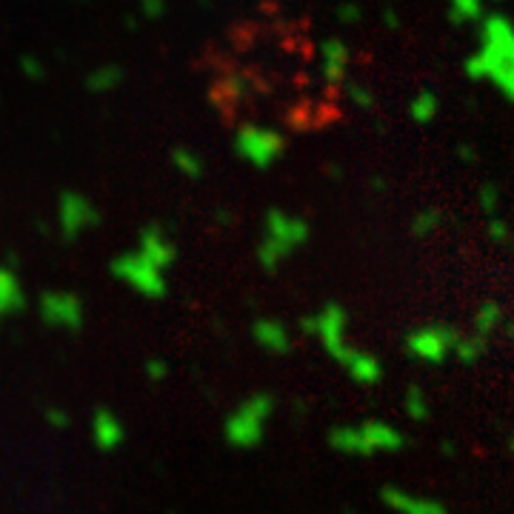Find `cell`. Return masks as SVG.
Here are the masks:
<instances>
[{"label": "cell", "mask_w": 514, "mask_h": 514, "mask_svg": "<svg viewBox=\"0 0 514 514\" xmlns=\"http://www.w3.org/2000/svg\"><path fill=\"white\" fill-rule=\"evenodd\" d=\"M303 331L320 340L323 352L340 363L357 386H378L383 380V363L378 354L349 343V315L338 303H329L317 315L303 320Z\"/></svg>", "instance_id": "obj_2"}, {"label": "cell", "mask_w": 514, "mask_h": 514, "mask_svg": "<svg viewBox=\"0 0 514 514\" xmlns=\"http://www.w3.org/2000/svg\"><path fill=\"white\" fill-rule=\"evenodd\" d=\"M37 312L46 326L77 331L83 326V300L72 292H46L37 300Z\"/></svg>", "instance_id": "obj_10"}, {"label": "cell", "mask_w": 514, "mask_h": 514, "mask_svg": "<svg viewBox=\"0 0 514 514\" xmlns=\"http://www.w3.org/2000/svg\"><path fill=\"white\" fill-rule=\"evenodd\" d=\"M137 252L144 254L149 263L158 266L160 272H166V269H169L177 261L175 240H172V235L160 223H149V226L140 229V246H137Z\"/></svg>", "instance_id": "obj_12"}, {"label": "cell", "mask_w": 514, "mask_h": 514, "mask_svg": "<svg viewBox=\"0 0 514 514\" xmlns=\"http://www.w3.org/2000/svg\"><path fill=\"white\" fill-rule=\"evenodd\" d=\"M478 203H480L483 214H488V217H497V209H500V195H497V189H495L492 183L480 186V191H478Z\"/></svg>", "instance_id": "obj_26"}, {"label": "cell", "mask_w": 514, "mask_h": 514, "mask_svg": "<svg viewBox=\"0 0 514 514\" xmlns=\"http://www.w3.org/2000/svg\"><path fill=\"white\" fill-rule=\"evenodd\" d=\"M509 452L514 455V434H511V440H509Z\"/></svg>", "instance_id": "obj_33"}, {"label": "cell", "mask_w": 514, "mask_h": 514, "mask_svg": "<svg viewBox=\"0 0 514 514\" xmlns=\"http://www.w3.org/2000/svg\"><path fill=\"white\" fill-rule=\"evenodd\" d=\"M380 500L394 514H448L437 497L409 492V488H401V486H383Z\"/></svg>", "instance_id": "obj_13"}, {"label": "cell", "mask_w": 514, "mask_h": 514, "mask_svg": "<svg viewBox=\"0 0 514 514\" xmlns=\"http://www.w3.org/2000/svg\"><path fill=\"white\" fill-rule=\"evenodd\" d=\"M275 411V397L269 392L249 394L246 401H240V406L226 417V443L235 448H254L263 443L266 437V423Z\"/></svg>", "instance_id": "obj_6"}, {"label": "cell", "mask_w": 514, "mask_h": 514, "mask_svg": "<svg viewBox=\"0 0 514 514\" xmlns=\"http://www.w3.org/2000/svg\"><path fill=\"white\" fill-rule=\"evenodd\" d=\"M440 114V95L432 92V89H420L417 95H411L409 100V118L417 126H429Z\"/></svg>", "instance_id": "obj_20"}, {"label": "cell", "mask_w": 514, "mask_h": 514, "mask_svg": "<svg viewBox=\"0 0 514 514\" xmlns=\"http://www.w3.org/2000/svg\"><path fill=\"white\" fill-rule=\"evenodd\" d=\"M97 221L100 214L86 195H81V191H63L58 200V226L63 238L66 240L81 238L86 229L97 226Z\"/></svg>", "instance_id": "obj_9"}, {"label": "cell", "mask_w": 514, "mask_h": 514, "mask_svg": "<svg viewBox=\"0 0 514 514\" xmlns=\"http://www.w3.org/2000/svg\"><path fill=\"white\" fill-rule=\"evenodd\" d=\"M338 20L343 23H357L360 20V12L354 4H346V6H338Z\"/></svg>", "instance_id": "obj_32"}, {"label": "cell", "mask_w": 514, "mask_h": 514, "mask_svg": "<svg viewBox=\"0 0 514 514\" xmlns=\"http://www.w3.org/2000/svg\"><path fill=\"white\" fill-rule=\"evenodd\" d=\"M403 411H406V417L415 420V423H423L432 415V403H429V397H426V392L420 389V386H409V389H406Z\"/></svg>", "instance_id": "obj_22"}, {"label": "cell", "mask_w": 514, "mask_h": 514, "mask_svg": "<svg viewBox=\"0 0 514 514\" xmlns=\"http://www.w3.org/2000/svg\"><path fill=\"white\" fill-rule=\"evenodd\" d=\"M114 277H121L128 289H135L144 298H163L166 294V275L158 266L149 263L140 252H126L112 261Z\"/></svg>", "instance_id": "obj_8"}, {"label": "cell", "mask_w": 514, "mask_h": 514, "mask_svg": "<svg viewBox=\"0 0 514 514\" xmlns=\"http://www.w3.org/2000/svg\"><path fill=\"white\" fill-rule=\"evenodd\" d=\"M92 437L100 452H114V448L123 446L126 440L123 420L114 415L112 409H97L92 415Z\"/></svg>", "instance_id": "obj_15"}, {"label": "cell", "mask_w": 514, "mask_h": 514, "mask_svg": "<svg viewBox=\"0 0 514 514\" xmlns=\"http://www.w3.org/2000/svg\"><path fill=\"white\" fill-rule=\"evenodd\" d=\"M172 166H175V172H180L183 177H189V180H198V177H203V172H206V163H203V158L195 152V149H189V146H177V149H172Z\"/></svg>", "instance_id": "obj_21"}, {"label": "cell", "mask_w": 514, "mask_h": 514, "mask_svg": "<svg viewBox=\"0 0 514 514\" xmlns=\"http://www.w3.org/2000/svg\"><path fill=\"white\" fill-rule=\"evenodd\" d=\"M486 352H488V340L486 338H478V334H471V331H466V334H460V343H457L455 357L460 360V363L471 366V363H478V360Z\"/></svg>", "instance_id": "obj_23"}, {"label": "cell", "mask_w": 514, "mask_h": 514, "mask_svg": "<svg viewBox=\"0 0 514 514\" xmlns=\"http://www.w3.org/2000/svg\"><path fill=\"white\" fill-rule=\"evenodd\" d=\"M123 69L118 66V63H100V66H95L92 72L86 74V89L92 95H109L114 92L121 83H123Z\"/></svg>", "instance_id": "obj_19"}, {"label": "cell", "mask_w": 514, "mask_h": 514, "mask_svg": "<svg viewBox=\"0 0 514 514\" xmlns=\"http://www.w3.org/2000/svg\"><path fill=\"white\" fill-rule=\"evenodd\" d=\"M506 323V312L503 306L497 300H483L478 308H474V317H471V334H478V338H486L492 340L495 334L503 329Z\"/></svg>", "instance_id": "obj_17"}, {"label": "cell", "mask_w": 514, "mask_h": 514, "mask_svg": "<svg viewBox=\"0 0 514 514\" xmlns=\"http://www.w3.org/2000/svg\"><path fill=\"white\" fill-rule=\"evenodd\" d=\"M440 223H443V212L440 209H420L415 217H411V235L415 238H432L437 229H440Z\"/></svg>", "instance_id": "obj_24"}, {"label": "cell", "mask_w": 514, "mask_h": 514, "mask_svg": "<svg viewBox=\"0 0 514 514\" xmlns=\"http://www.w3.org/2000/svg\"><path fill=\"white\" fill-rule=\"evenodd\" d=\"M329 446L349 457L394 455L406 446V434L386 420H360L334 426L329 432Z\"/></svg>", "instance_id": "obj_3"}, {"label": "cell", "mask_w": 514, "mask_h": 514, "mask_svg": "<svg viewBox=\"0 0 514 514\" xmlns=\"http://www.w3.org/2000/svg\"><path fill=\"white\" fill-rule=\"evenodd\" d=\"M43 415H46V423L51 429H69L72 426V415L60 406H46Z\"/></svg>", "instance_id": "obj_28"}, {"label": "cell", "mask_w": 514, "mask_h": 514, "mask_svg": "<svg viewBox=\"0 0 514 514\" xmlns=\"http://www.w3.org/2000/svg\"><path fill=\"white\" fill-rule=\"evenodd\" d=\"M488 238H492V243H509L511 229L503 217H488Z\"/></svg>", "instance_id": "obj_29"}, {"label": "cell", "mask_w": 514, "mask_h": 514, "mask_svg": "<svg viewBox=\"0 0 514 514\" xmlns=\"http://www.w3.org/2000/svg\"><path fill=\"white\" fill-rule=\"evenodd\" d=\"M23 308H26V292L18 277V269L9 263H0V323L20 315Z\"/></svg>", "instance_id": "obj_14"}, {"label": "cell", "mask_w": 514, "mask_h": 514, "mask_svg": "<svg viewBox=\"0 0 514 514\" xmlns=\"http://www.w3.org/2000/svg\"><path fill=\"white\" fill-rule=\"evenodd\" d=\"M20 72L29 77V81H43V77H46V66L41 63V58H35V55H23L20 58Z\"/></svg>", "instance_id": "obj_27"}, {"label": "cell", "mask_w": 514, "mask_h": 514, "mask_svg": "<svg viewBox=\"0 0 514 514\" xmlns=\"http://www.w3.org/2000/svg\"><path fill=\"white\" fill-rule=\"evenodd\" d=\"M231 149L254 169H272V166L286 154V135L277 126H269L261 121H243L235 135H231Z\"/></svg>", "instance_id": "obj_5"}, {"label": "cell", "mask_w": 514, "mask_h": 514, "mask_svg": "<svg viewBox=\"0 0 514 514\" xmlns=\"http://www.w3.org/2000/svg\"><path fill=\"white\" fill-rule=\"evenodd\" d=\"M140 12H144V18L158 20L166 12V0H140Z\"/></svg>", "instance_id": "obj_30"}, {"label": "cell", "mask_w": 514, "mask_h": 514, "mask_svg": "<svg viewBox=\"0 0 514 514\" xmlns=\"http://www.w3.org/2000/svg\"><path fill=\"white\" fill-rule=\"evenodd\" d=\"M308 238H312V226H308L300 214H289L283 209H269L263 217V235L257 243V263L266 272H275L286 257H292L298 249H303Z\"/></svg>", "instance_id": "obj_4"}, {"label": "cell", "mask_w": 514, "mask_h": 514, "mask_svg": "<svg viewBox=\"0 0 514 514\" xmlns=\"http://www.w3.org/2000/svg\"><path fill=\"white\" fill-rule=\"evenodd\" d=\"M252 334H254V343L266 349L269 354H286L292 352V331L280 323V320H272V317H263L257 320L252 326Z\"/></svg>", "instance_id": "obj_16"}, {"label": "cell", "mask_w": 514, "mask_h": 514, "mask_svg": "<svg viewBox=\"0 0 514 514\" xmlns=\"http://www.w3.org/2000/svg\"><path fill=\"white\" fill-rule=\"evenodd\" d=\"M460 334L455 326L448 323H426V326H417L406 334V354L417 363H426V366H440L446 363L448 357H455L457 352V343H460Z\"/></svg>", "instance_id": "obj_7"}, {"label": "cell", "mask_w": 514, "mask_h": 514, "mask_svg": "<svg viewBox=\"0 0 514 514\" xmlns=\"http://www.w3.org/2000/svg\"><path fill=\"white\" fill-rule=\"evenodd\" d=\"M446 9H448V18H452V23L457 26H469L474 23L478 26L488 12V6L492 4H500V0H443Z\"/></svg>", "instance_id": "obj_18"}, {"label": "cell", "mask_w": 514, "mask_h": 514, "mask_svg": "<svg viewBox=\"0 0 514 514\" xmlns=\"http://www.w3.org/2000/svg\"><path fill=\"white\" fill-rule=\"evenodd\" d=\"M146 375H149V380H163L166 375H169V366H166V360L152 357L146 363Z\"/></svg>", "instance_id": "obj_31"}, {"label": "cell", "mask_w": 514, "mask_h": 514, "mask_svg": "<svg viewBox=\"0 0 514 514\" xmlns=\"http://www.w3.org/2000/svg\"><path fill=\"white\" fill-rule=\"evenodd\" d=\"M317 72L326 83L343 86L352 72V46L338 35H329L317 46Z\"/></svg>", "instance_id": "obj_11"}, {"label": "cell", "mask_w": 514, "mask_h": 514, "mask_svg": "<svg viewBox=\"0 0 514 514\" xmlns=\"http://www.w3.org/2000/svg\"><path fill=\"white\" fill-rule=\"evenodd\" d=\"M343 89H346V95H349V100L354 103V106H360V109H369L371 103H375V97H371L369 89H366V86H360L357 81H352V77L343 83Z\"/></svg>", "instance_id": "obj_25"}, {"label": "cell", "mask_w": 514, "mask_h": 514, "mask_svg": "<svg viewBox=\"0 0 514 514\" xmlns=\"http://www.w3.org/2000/svg\"><path fill=\"white\" fill-rule=\"evenodd\" d=\"M463 72L514 103V20L509 15L492 9L478 23V46L463 60Z\"/></svg>", "instance_id": "obj_1"}]
</instances>
